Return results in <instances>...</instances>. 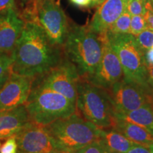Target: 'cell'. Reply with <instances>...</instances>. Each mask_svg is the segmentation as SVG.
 Wrapping results in <instances>:
<instances>
[{"instance_id": "6da1fadb", "label": "cell", "mask_w": 153, "mask_h": 153, "mask_svg": "<svg viewBox=\"0 0 153 153\" xmlns=\"http://www.w3.org/2000/svg\"><path fill=\"white\" fill-rule=\"evenodd\" d=\"M11 57V71L33 79L52 70L63 60L62 48L53 45L35 22H24Z\"/></svg>"}, {"instance_id": "7a4b0ae2", "label": "cell", "mask_w": 153, "mask_h": 153, "mask_svg": "<svg viewBox=\"0 0 153 153\" xmlns=\"http://www.w3.org/2000/svg\"><path fill=\"white\" fill-rule=\"evenodd\" d=\"M103 38L88 26L73 24L70 26L63 44L67 59L77 70L80 79H89L100 62Z\"/></svg>"}, {"instance_id": "3957f363", "label": "cell", "mask_w": 153, "mask_h": 153, "mask_svg": "<svg viewBox=\"0 0 153 153\" xmlns=\"http://www.w3.org/2000/svg\"><path fill=\"white\" fill-rule=\"evenodd\" d=\"M26 110L30 121L47 126L55 120L76 113V104L56 91L33 82L26 101Z\"/></svg>"}, {"instance_id": "277c9868", "label": "cell", "mask_w": 153, "mask_h": 153, "mask_svg": "<svg viewBox=\"0 0 153 153\" xmlns=\"http://www.w3.org/2000/svg\"><path fill=\"white\" fill-rule=\"evenodd\" d=\"M76 113L100 129L114 128L116 117L108 90L89 80L79 79L77 84Z\"/></svg>"}, {"instance_id": "5b68a950", "label": "cell", "mask_w": 153, "mask_h": 153, "mask_svg": "<svg viewBox=\"0 0 153 153\" xmlns=\"http://www.w3.org/2000/svg\"><path fill=\"white\" fill-rule=\"evenodd\" d=\"M57 150L74 153L89 143L98 140L101 129L79 114L55 120L45 126Z\"/></svg>"}, {"instance_id": "8992f818", "label": "cell", "mask_w": 153, "mask_h": 153, "mask_svg": "<svg viewBox=\"0 0 153 153\" xmlns=\"http://www.w3.org/2000/svg\"><path fill=\"white\" fill-rule=\"evenodd\" d=\"M104 35L120 61L123 79L141 86L152 94L147 82L145 53L137 45L135 36L131 33H112L108 31Z\"/></svg>"}, {"instance_id": "52a82bcc", "label": "cell", "mask_w": 153, "mask_h": 153, "mask_svg": "<svg viewBox=\"0 0 153 153\" xmlns=\"http://www.w3.org/2000/svg\"><path fill=\"white\" fill-rule=\"evenodd\" d=\"M37 22L55 46L62 48L70 25L60 0H36Z\"/></svg>"}, {"instance_id": "ba28073f", "label": "cell", "mask_w": 153, "mask_h": 153, "mask_svg": "<svg viewBox=\"0 0 153 153\" xmlns=\"http://www.w3.org/2000/svg\"><path fill=\"white\" fill-rule=\"evenodd\" d=\"M79 79L76 67L68 59H63L52 70L34 78L33 82L61 94L76 104Z\"/></svg>"}, {"instance_id": "9c48e42d", "label": "cell", "mask_w": 153, "mask_h": 153, "mask_svg": "<svg viewBox=\"0 0 153 153\" xmlns=\"http://www.w3.org/2000/svg\"><path fill=\"white\" fill-rule=\"evenodd\" d=\"M115 112L123 113L137 109L150 104V94L137 84L121 79L108 90Z\"/></svg>"}, {"instance_id": "30bf717a", "label": "cell", "mask_w": 153, "mask_h": 153, "mask_svg": "<svg viewBox=\"0 0 153 153\" xmlns=\"http://www.w3.org/2000/svg\"><path fill=\"white\" fill-rule=\"evenodd\" d=\"M103 38L102 55L100 62L89 80L97 87L108 90L114 84L123 78V72L117 55L106 41L105 35L100 36Z\"/></svg>"}, {"instance_id": "8fae6325", "label": "cell", "mask_w": 153, "mask_h": 153, "mask_svg": "<svg viewBox=\"0 0 153 153\" xmlns=\"http://www.w3.org/2000/svg\"><path fill=\"white\" fill-rule=\"evenodd\" d=\"M18 153H50L57 150L45 126L30 122L14 135Z\"/></svg>"}, {"instance_id": "7c38bea8", "label": "cell", "mask_w": 153, "mask_h": 153, "mask_svg": "<svg viewBox=\"0 0 153 153\" xmlns=\"http://www.w3.org/2000/svg\"><path fill=\"white\" fill-rule=\"evenodd\" d=\"M33 78L11 72L0 89V111L9 110L26 104L31 90Z\"/></svg>"}, {"instance_id": "4fadbf2b", "label": "cell", "mask_w": 153, "mask_h": 153, "mask_svg": "<svg viewBox=\"0 0 153 153\" xmlns=\"http://www.w3.org/2000/svg\"><path fill=\"white\" fill-rule=\"evenodd\" d=\"M24 26L18 8L0 13V52L11 54Z\"/></svg>"}, {"instance_id": "5bb4252c", "label": "cell", "mask_w": 153, "mask_h": 153, "mask_svg": "<svg viewBox=\"0 0 153 153\" xmlns=\"http://www.w3.org/2000/svg\"><path fill=\"white\" fill-rule=\"evenodd\" d=\"M127 0H105L98 6L88 26L93 32L102 35L126 11Z\"/></svg>"}, {"instance_id": "9a60e30c", "label": "cell", "mask_w": 153, "mask_h": 153, "mask_svg": "<svg viewBox=\"0 0 153 153\" xmlns=\"http://www.w3.org/2000/svg\"><path fill=\"white\" fill-rule=\"evenodd\" d=\"M26 106L0 111V140L13 137L30 123Z\"/></svg>"}, {"instance_id": "2e32d148", "label": "cell", "mask_w": 153, "mask_h": 153, "mask_svg": "<svg viewBox=\"0 0 153 153\" xmlns=\"http://www.w3.org/2000/svg\"><path fill=\"white\" fill-rule=\"evenodd\" d=\"M99 141L106 153H126L135 145L115 128L101 129Z\"/></svg>"}, {"instance_id": "e0dca14e", "label": "cell", "mask_w": 153, "mask_h": 153, "mask_svg": "<svg viewBox=\"0 0 153 153\" xmlns=\"http://www.w3.org/2000/svg\"><path fill=\"white\" fill-rule=\"evenodd\" d=\"M114 128L137 145L150 147L153 145V134L142 126L116 118Z\"/></svg>"}, {"instance_id": "ac0fdd59", "label": "cell", "mask_w": 153, "mask_h": 153, "mask_svg": "<svg viewBox=\"0 0 153 153\" xmlns=\"http://www.w3.org/2000/svg\"><path fill=\"white\" fill-rule=\"evenodd\" d=\"M117 118L125 120L145 128L153 134V107L150 104L128 112H115Z\"/></svg>"}, {"instance_id": "d6986e66", "label": "cell", "mask_w": 153, "mask_h": 153, "mask_svg": "<svg viewBox=\"0 0 153 153\" xmlns=\"http://www.w3.org/2000/svg\"><path fill=\"white\" fill-rule=\"evenodd\" d=\"M131 19V15L125 11L110 26L108 32L112 33H129Z\"/></svg>"}, {"instance_id": "ffe728a7", "label": "cell", "mask_w": 153, "mask_h": 153, "mask_svg": "<svg viewBox=\"0 0 153 153\" xmlns=\"http://www.w3.org/2000/svg\"><path fill=\"white\" fill-rule=\"evenodd\" d=\"M140 49L145 53L153 48V30L147 28L141 33L134 36Z\"/></svg>"}, {"instance_id": "44dd1931", "label": "cell", "mask_w": 153, "mask_h": 153, "mask_svg": "<svg viewBox=\"0 0 153 153\" xmlns=\"http://www.w3.org/2000/svg\"><path fill=\"white\" fill-rule=\"evenodd\" d=\"M148 28L146 21L143 15H135L131 16V25H130L129 33L133 36L137 34Z\"/></svg>"}, {"instance_id": "7402d4cb", "label": "cell", "mask_w": 153, "mask_h": 153, "mask_svg": "<svg viewBox=\"0 0 153 153\" xmlns=\"http://www.w3.org/2000/svg\"><path fill=\"white\" fill-rule=\"evenodd\" d=\"M126 11H127L131 16L135 15H144L147 9L145 4L143 0H127Z\"/></svg>"}, {"instance_id": "603a6c76", "label": "cell", "mask_w": 153, "mask_h": 153, "mask_svg": "<svg viewBox=\"0 0 153 153\" xmlns=\"http://www.w3.org/2000/svg\"><path fill=\"white\" fill-rule=\"evenodd\" d=\"M12 62L11 53L0 52V76L11 71Z\"/></svg>"}, {"instance_id": "cb8c5ba5", "label": "cell", "mask_w": 153, "mask_h": 153, "mask_svg": "<svg viewBox=\"0 0 153 153\" xmlns=\"http://www.w3.org/2000/svg\"><path fill=\"white\" fill-rule=\"evenodd\" d=\"M74 153H106V152L98 140L89 143Z\"/></svg>"}, {"instance_id": "d4e9b609", "label": "cell", "mask_w": 153, "mask_h": 153, "mask_svg": "<svg viewBox=\"0 0 153 153\" xmlns=\"http://www.w3.org/2000/svg\"><path fill=\"white\" fill-rule=\"evenodd\" d=\"M0 153H18V145L14 136L6 139L4 143L0 147Z\"/></svg>"}, {"instance_id": "484cf974", "label": "cell", "mask_w": 153, "mask_h": 153, "mask_svg": "<svg viewBox=\"0 0 153 153\" xmlns=\"http://www.w3.org/2000/svg\"><path fill=\"white\" fill-rule=\"evenodd\" d=\"M18 8L16 0H0V13L5 12L10 9Z\"/></svg>"}, {"instance_id": "4316f807", "label": "cell", "mask_w": 153, "mask_h": 153, "mask_svg": "<svg viewBox=\"0 0 153 153\" xmlns=\"http://www.w3.org/2000/svg\"><path fill=\"white\" fill-rule=\"evenodd\" d=\"M147 11L144 15L145 21H146L148 28L153 30V9L150 3L146 7Z\"/></svg>"}, {"instance_id": "83f0119b", "label": "cell", "mask_w": 153, "mask_h": 153, "mask_svg": "<svg viewBox=\"0 0 153 153\" xmlns=\"http://www.w3.org/2000/svg\"><path fill=\"white\" fill-rule=\"evenodd\" d=\"M147 82L148 87L153 94V64H146Z\"/></svg>"}, {"instance_id": "f1b7e54d", "label": "cell", "mask_w": 153, "mask_h": 153, "mask_svg": "<svg viewBox=\"0 0 153 153\" xmlns=\"http://www.w3.org/2000/svg\"><path fill=\"white\" fill-rule=\"evenodd\" d=\"M126 153H151L149 147L135 144Z\"/></svg>"}, {"instance_id": "f546056e", "label": "cell", "mask_w": 153, "mask_h": 153, "mask_svg": "<svg viewBox=\"0 0 153 153\" xmlns=\"http://www.w3.org/2000/svg\"><path fill=\"white\" fill-rule=\"evenodd\" d=\"M72 4L76 7H81V8H87L90 7L91 0H69Z\"/></svg>"}, {"instance_id": "4dcf8cb0", "label": "cell", "mask_w": 153, "mask_h": 153, "mask_svg": "<svg viewBox=\"0 0 153 153\" xmlns=\"http://www.w3.org/2000/svg\"><path fill=\"white\" fill-rule=\"evenodd\" d=\"M145 59L146 64H153V48L145 53Z\"/></svg>"}, {"instance_id": "1f68e13d", "label": "cell", "mask_w": 153, "mask_h": 153, "mask_svg": "<svg viewBox=\"0 0 153 153\" xmlns=\"http://www.w3.org/2000/svg\"><path fill=\"white\" fill-rule=\"evenodd\" d=\"M11 72V71L7 72V73L3 74V75L0 76V89H1V87L4 85V84L5 83L6 81L8 79L9 76V75H10Z\"/></svg>"}, {"instance_id": "d6a6232c", "label": "cell", "mask_w": 153, "mask_h": 153, "mask_svg": "<svg viewBox=\"0 0 153 153\" xmlns=\"http://www.w3.org/2000/svg\"><path fill=\"white\" fill-rule=\"evenodd\" d=\"M105 0H91V3L90 5V7H98L102 4Z\"/></svg>"}, {"instance_id": "836d02e7", "label": "cell", "mask_w": 153, "mask_h": 153, "mask_svg": "<svg viewBox=\"0 0 153 153\" xmlns=\"http://www.w3.org/2000/svg\"><path fill=\"white\" fill-rule=\"evenodd\" d=\"M19 2H20L21 5H22V7H24V6H26V4H29L30 2H32V1H34V0H19Z\"/></svg>"}, {"instance_id": "e575fe53", "label": "cell", "mask_w": 153, "mask_h": 153, "mask_svg": "<svg viewBox=\"0 0 153 153\" xmlns=\"http://www.w3.org/2000/svg\"><path fill=\"white\" fill-rule=\"evenodd\" d=\"M50 153H72V152H68V151H65V150H55Z\"/></svg>"}, {"instance_id": "d590c367", "label": "cell", "mask_w": 153, "mask_h": 153, "mask_svg": "<svg viewBox=\"0 0 153 153\" xmlns=\"http://www.w3.org/2000/svg\"><path fill=\"white\" fill-rule=\"evenodd\" d=\"M150 104L153 107V94H152V95L150 97Z\"/></svg>"}, {"instance_id": "8d00e7d4", "label": "cell", "mask_w": 153, "mask_h": 153, "mask_svg": "<svg viewBox=\"0 0 153 153\" xmlns=\"http://www.w3.org/2000/svg\"><path fill=\"white\" fill-rule=\"evenodd\" d=\"M149 148H150V150L151 151V153H153V145H150V146L149 147Z\"/></svg>"}, {"instance_id": "74e56055", "label": "cell", "mask_w": 153, "mask_h": 153, "mask_svg": "<svg viewBox=\"0 0 153 153\" xmlns=\"http://www.w3.org/2000/svg\"><path fill=\"white\" fill-rule=\"evenodd\" d=\"M150 2L151 6H152V8L153 9V0H150Z\"/></svg>"}, {"instance_id": "f35d334b", "label": "cell", "mask_w": 153, "mask_h": 153, "mask_svg": "<svg viewBox=\"0 0 153 153\" xmlns=\"http://www.w3.org/2000/svg\"><path fill=\"white\" fill-rule=\"evenodd\" d=\"M0 147H1V141H0Z\"/></svg>"}]
</instances>
